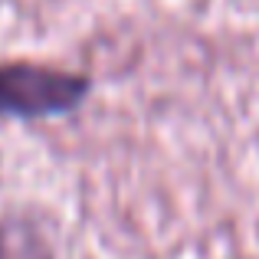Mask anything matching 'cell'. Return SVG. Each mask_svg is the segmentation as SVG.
Here are the masks:
<instances>
[{"label": "cell", "instance_id": "1", "mask_svg": "<svg viewBox=\"0 0 259 259\" xmlns=\"http://www.w3.org/2000/svg\"><path fill=\"white\" fill-rule=\"evenodd\" d=\"M92 76L39 59H0V118L50 121L79 112L92 95Z\"/></svg>", "mask_w": 259, "mask_h": 259}, {"label": "cell", "instance_id": "2", "mask_svg": "<svg viewBox=\"0 0 259 259\" xmlns=\"http://www.w3.org/2000/svg\"><path fill=\"white\" fill-rule=\"evenodd\" d=\"M0 259H59L36 217L0 213Z\"/></svg>", "mask_w": 259, "mask_h": 259}]
</instances>
